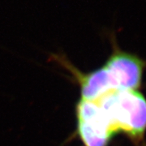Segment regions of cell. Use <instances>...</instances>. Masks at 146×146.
Returning a JSON list of instances; mask_svg holds the SVG:
<instances>
[{"instance_id": "1", "label": "cell", "mask_w": 146, "mask_h": 146, "mask_svg": "<svg viewBox=\"0 0 146 146\" xmlns=\"http://www.w3.org/2000/svg\"><path fill=\"white\" fill-rule=\"evenodd\" d=\"M112 51L106 63L88 73L79 71L64 54H51V58L66 68L75 77L80 88V99L96 101L115 90L137 89L141 85L146 60L136 54L123 50L114 31L107 33Z\"/></svg>"}, {"instance_id": "2", "label": "cell", "mask_w": 146, "mask_h": 146, "mask_svg": "<svg viewBox=\"0 0 146 146\" xmlns=\"http://www.w3.org/2000/svg\"><path fill=\"white\" fill-rule=\"evenodd\" d=\"M113 134L124 133L136 143L146 130V99L137 89L115 90L95 101Z\"/></svg>"}, {"instance_id": "3", "label": "cell", "mask_w": 146, "mask_h": 146, "mask_svg": "<svg viewBox=\"0 0 146 146\" xmlns=\"http://www.w3.org/2000/svg\"><path fill=\"white\" fill-rule=\"evenodd\" d=\"M77 134L84 146H107L114 136L95 101L80 99L76 108Z\"/></svg>"}]
</instances>
